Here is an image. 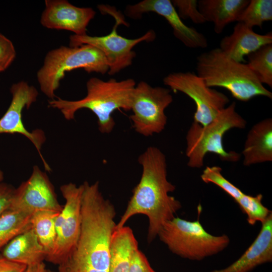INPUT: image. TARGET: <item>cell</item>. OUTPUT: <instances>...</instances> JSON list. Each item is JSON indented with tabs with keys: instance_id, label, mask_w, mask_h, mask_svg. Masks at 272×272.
Masks as SVG:
<instances>
[{
	"instance_id": "cell-1",
	"label": "cell",
	"mask_w": 272,
	"mask_h": 272,
	"mask_svg": "<svg viewBox=\"0 0 272 272\" xmlns=\"http://www.w3.org/2000/svg\"><path fill=\"white\" fill-rule=\"evenodd\" d=\"M81 227L78 242L58 272H109L110 243L116 224L114 207L103 196L98 181L83 183Z\"/></svg>"
},
{
	"instance_id": "cell-2",
	"label": "cell",
	"mask_w": 272,
	"mask_h": 272,
	"mask_svg": "<svg viewBox=\"0 0 272 272\" xmlns=\"http://www.w3.org/2000/svg\"><path fill=\"white\" fill-rule=\"evenodd\" d=\"M138 162L142 167L141 179L115 229L123 227L135 215H145L149 219L148 240L151 242L164 224L175 217L181 204L169 195L175 186L167 179L166 156L159 148L148 147L139 156Z\"/></svg>"
},
{
	"instance_id": "cell-3",
	"label": "cell",
	"mask_w": 272,
	"mask_h": 272,
	"mask_svg": "<svg viewBox=\"0 0 272 272\" xmlns=\"http://www.w3.org/2000/svg\"><path fill=\"white\" fill-rule=\"evenodd\" d=\"M136 85L132 79L103 81L92 77L86 83V96L78 100H67L57 97L48 101L49 107L59 109L67 120L75 118L76 113L82 109L91 110L97 116L98 129L109 133L115 122L112 116L118 109L130 110L132 95Z\"/></svg>"
},
{
	"instance_id": "cell-4",
	"label": "cell",
	"mask_w": 272,
	"mask_h": 272,
	"mask_svg": "<svg viewBox=\"0 0 272 272\" xmlns=\"http://www.w3.org/2000/svg\"><path fill=\"white\" fill-rule=\"evenodd\" d=\"M196 64L197 75L209 87L225 88L241 101L246 102L257 96L272 99L271 92L246 63L234 60L219 48L200 54Z\"/></svg>"
},
{
	"instance_id": "cell-5",
	"label": "cell",
	"mask_w": 272,
	"mask_h": 272,
	"mask_svg": "<svg viewBox=\"0 0 272 272\" xmlns=\"http://www.w3.org/2000/svg\"><path fill=\"white\" fill-rule=\"evenodd\" d=\"M246 123L236 111L235 102L222 109L205 126L193 121L186 135L187 165L192 168L202 167L205 157L208 153L218 155L223 161H238L240 158L239 154L224 149L223 137L232 128H244Z\"/></svg>"
},
{
	"instance_id": "cell-6",
	"label": "cell",
	"mask_w": 272,
	"mask_h": 272,
	"mask_svg": "<svg viewBox=\"0 0 272 272\" xmlns=\"http://www.w3.org/2000/svg\"><path fill=\"white\" fill-rule=\"evenodd\" d=\"M77 69L102 75L109 70L105 56L95 47L88 44L61 46L47 52L43 64L37 73L41 92L50 99L55 98V92L65 73Z\"/></svg>"
},
{
	"instance_id": "cell-7",
	"label": "cell",
	"mask_w": 272,
	"mask_h": 272,
	"mask_svg": "<svg viewBox=\"0 0 272 272\" xmlns=\"http://www.w3.org/2000/svg\"><path fill=\"white\" fill-rule=\"evenodd\" d=\"M157 236L173 253L192 260L217 254L230 243L227 235L210 234L198 220L190 221L178 217L166 222Z\"/></svg>"
},
{
	"instance_id": "cell-8",
	"label": "cell",
	"mask_w": 272,
	"mask_h": 272,
	"mask_svg": "<svg viewBox=\"0 0 272 272\" xmlns=\"http://www.w3.org/2000/svg\"><path fill=\"white\" fill-rule=\"evenodd\" d=\"M98 8L102 14L112 16L115 24L111 32L104 36H92L72 35L70 37L69 46L75 47L88 44L99 49L106 58L109 70L108 74L112 76L131 65L136 56L133 48L138 44L146 41L150 42L156 38L153 30L148 31L142 36L134 39L125 38L117 33L118 25L127 26L122 14L109 6L100 5Z\"/></svg>"
},
{
	"instance_id": "cell-9",
	"label": "cell",
	"mask_w": 272,
	"mask_h": 272,
	"mask_svg": "<svg viewBox=\"0 0 272 272\" xmlns=\"http://www.w3.org/2000/svg\"><path fill=\"white\" fill-rule=\"evenodd\" d=\"M173 99L171 90L162 87H152L145 81L134 88L130 106V118L135 131L144 137L162 132L167 124L165 109Z\"/></svg>"
},
{
	"instance_id": "cell-10",
	"label": "cell",
	"mask_w": 272,
	"mask_h": 272,
	"mask_svg": "<svg viewBox=\"0 0 272 272\" xmlns=\"http://www.w3.org/2000/svg\"><path fill=\"white\" fill-rule=\"evenodd\" d=\"M65 204L55 220L56 240L53 249L45 260L59 265L75 247L81 227V204L83 184L70 182L60 187Z\"/></svg>"
},
{
	"instance_id": "cell-11",
	"label": "cell",
	"mask_w": 272,
	"mask_h": 272,
	"mask_svg": "<svg viewBox=\"0 0 272 272\" xmlns=\"http://www.w3.org/2000/svg\"><path fill=\"white\" fill-rule=\"evenodd\" d=\"M165 85L174 92H182L196 106L194 121L205 126L211 122L230 102L224 93L209 87L194 73L178 72L168 74L163 79Z\"/></svg>"
},
{
	"instance_id": "cell-12",
	"label": "cell",
	"mask_w": 272,
	"mask_h": 272,
	"mask_svg": "<svg viewBox=\"0 0 272 272\" xmlns=\"http://www.w3.org/2000/svg\"><path fill=\"white\" fill-rule=\"evenodd\" d=\"M12 98L8 109L0 118V134L18 133L27 138L35 146L43 162L45 169L49 172L51 168L43 158L41 149L46 138L40 129L32 131L27 130L22 120L24 108H29L37 98L38 92L35 87L25 81L13 84L10 88Z\"/></svg>"
},
{
	"instance_id": "cell-13",
	"label": "cell",
	"mask_w": 272,
	"mask_h": 272,
	"mask_svg": "<svg viewBox=\"0 0 272 272\" xmlns=\"http://www.w3.org/2000/svg\"><path fill=\"white\" fill-rule=\"evenodd\" d=\"M54 187L47 174L34 166L30 177L15 189L9 209L32 215L39 211L60 213Z\"/></svg>"
},
{
	"instance_id": "cell-14",
	"label": "cell",
	"mask_w": 272,
	"mask_h": 272,
	"mask_svg": "<svg viewBox=\"0 0 272 272\" xmlns=\"http://www.w3.org/2000/svg\"><path fill=\"white\" fill-rule=\"evenodd\" d=\"M148 12L164 17L172 27L175 37L186 47L205 48L208 46L207 39L202 33L182 22L171 1L144 0L127 6L125 9L126 16L134 19H140L143 14Z\"/></svg>"
},
{
	"instance_id": "cell-15",
	"label": "cell",
	"mask_w": 272,
	"mask_h": 272,
	"mask_svg": "<svg viewBox=\"0 0 272 272\" xmlns=\"http://www.w3.org/2000/svg\"><path fill=\"white\" fill-rule=\"evenodd\" d=\"M40 23L51 29L64 30L76 35L87 34V26L95 15L91 8L76 7L66 0H46Z\"/></svg>"
},
{
	"instance_id": "cell-16",
	"label": "cell",
	"mask_w": 272,
	"mask_h": 272,
	"mask_svg": "<svg viewBox=\"0 0 272 272\" xmlns=\"http://www.w3.org/2000/svg\"><path fill=\"white\" fill-rule=\"evenodd\" d=\"M260 232L248 249L227 267L211 272H250L272 261V214L262 223Z\"/></svg>"
},
{
	"instance_id": "cell-17",
	"label": "cell",
	"mask_w": 272,
	"mask_h": 272,
	"mask_svg": "<svg viewBox=\"0 0 272 272\" xmlns=\"http://www.w3.org/2000/svg\"><path fill=\"white\" fill-rule=\"evenodd\" d=\"M269 44H272L271 32L258 34L252 28L238 22L231 35L221 40L219 48L234 60L245 63V56Z\"/></svg>"
},
{
	"instance_id": "cell-18",
	"label": "cell",
	"mask_w": 272,
	"mask_h": 272,
	"mask_svg": "<svg viewBox=\"0 0 272 272\" xmlns=\"http://www.w3.org/2000/svg\"><path fill=\"white\" fill-rule=\"evenodd\" d=\"M246 166L272 161V119L255 124L249 130L242 151Z\"/></svg>"
},
{
	"instance_id": "cell-19",
	"label": "cell",
	"mask_w": 272,
	"mask_h": 272,
	"mask_svg": "<svg viewBox=\"0 0 272 272\" xmlns=\"http://www.w3.org/2000/svg\"><path fill=\"white\" fill-rule=\"evenodd\" d=\"M3 248V257L27 266L43 262L46 256L32 228L15 237Z\"/></svg>"
},
{
	"instance_id": "cell-20",
	"label": "cell",
	"mask_w": 272,
	"mask_h": 272,
	"mask_svg": "<svg viewBox=\"0 0 272 272\" xmlns=\"http://www.w3.org/2000/svg\"><path fill=\"white\" fill-rule=\"evenodd\" d=\"M249 0H199L198 8L206 22L213 23L217 34L229 23L237 21Z\"/></svg>"
},
{
	"instance_id": "cell-21",
	"label": "cell",
	"mask_w": 272,
	"mask_h": 272,
	"mask_svg": "<svg viewBox=\"0 0 272 272\" xmlns=\"http://www.w3.org/2000/svg\"><path fill=\"white\" fill-rule=\"evenodd\" d=\"M137 248L138 242L131 228L124 226L115 229L110 243L109 272H129L131 257Z\"/></svg>"
},
{
	"instance_id": "cell-22",
	"label": "cell",
	"mask_w": 272,
	"mask_h": 272,
	"mask_svg": "<svg viewBox=\"0 0 272 272\" xmlns=\"http://www.w3.org/2000/svg\"><path fill=\"white\" fill-rule=\"evenodd\" d=\"M59 213L51 211H39L31 216L32 228L46 253V257L51 254L55 245V220Z\"/></svg>"
},
{
	"instance_id": "cell-23",
	"label": "cell",
	"mask_w": 272,
	"mask_h": 272,
	"mask_svg": "<svg viewBox=\"0 0 272 272\" xmlns=\"http://www.w3.org/2000/svg\"><path fill=\"white\" fill-rule=\"evenodd\" d=\"M32 215L8 209L0 216V250L11 240L32 228Z\"/></svg>"
},
{
	"instance_id": "cell-24",
	"label": "cell",
	"mask_w": 272,
	"mask_h": 272,
	"mask_svg": "<svg viewBox=\"0 0 272 272\" xmlns=\"http://www.w3.org/2000/svg\"><path fill=\"white\" fill-rule=\"evenodd\" d=\"M247 57V66L261 83L272 88V44L261 46Z\"/></svg>"
},
{
	"instance_id": "cell-25",
	"label": "cell",
	"mask_w": 272,
	"mask_h": 272,
	"mask_svg": "<svg viewBox=\"0 0 272 272\" xmlns=\"http://www.w3.org/2000/svg\"><path fill=\"white\" fill-rule=\"evenodd\" d=\"M271 20V0H250L237 21L252 28L254 26L261 28L264 22Z\"/></svg>"
},
{
	"instance_id": "cell-26",
	"label": "cell",
	"mask_w": 272,
	"mask_h": 272,
	"mask_svg": "<svg viewBox=\"0 0 272 272\" xmlns=\"http://www.w3.org/2000/svg\"><path fill=\"white\" fill-rule=\"evenodd\" d=\"M263 196L258 194L251 196L244 193L236 202L242 212L247 215V221L250 225L256 222H264L271 214V211L262 203Z\"/></svg>"
},
{
	"instance_id": "cell-27",
	"label": "cell",
	"mask_w": 272,
	"mask_h": 272,
	"mask_svg": "<svg viewBox=\"0 0 272 272\" xmlns=\"http://www.w3.org/2000/svg\"><path fill=\"white\" fill-rule=\"evenodd\" d=\"M221 171L222 168L219 166H207L203 170L200 178L205 183H212L217 185L236 201L244 193L225 178Z\"/></svg>"
},
{
	"instance_id": "cell-28",
	"label": "cell",
	"mask_w": 272,
	"mask_h": 272,
	"mask_svg": "<svg viewBox=\"0 0 272 272\" xmlns=\"http://www.w3.org/2000/svg\"><path fill=\"white\" fill-rule=\"evenodd\" d=\"M172 4L181 19H190L194 23L203 24L206 21L198 8L196 0H173Z\"/></svg>"
},
{
	"instance_id": "cell-29",
	"label": "cell",
	"mask_w": 272,
	"mask_h": 272,
	"mask_svg": "<svg viewBox=\"0 0 272 272\" xmlns=\"http://www.w3.org/2000/svg\"><path fill=\"white\" fill-rule=\"evenodd\" d=\"M16 56L13 42L0 33V73L5 71L11 65Z\"/></svg>"
},
{
	"instance_id": "cell-30",
	"label": "cell",
	"mask_w": 272,
	"mask_h": 272,
	"mask_svg": "<svg viewBox=\"0 0 272 272\" xmlns=\"http://www.w3.org/2000/svg\"><path fill=\"white\" fill-rule=\"evenodd\" d=\"M129 272H156L151 267L145 254L138 248L132 254Z\"/></svg>"
},
{
	"instance_id": "cell-31",
	"label": "cell",
	"mask_w": 272,
	"mask_h": 272,
	"mask_svg": "<svg viewBox=\"0 0 272 272\" xmlns=\"http://www.w3.org/2000/svg\"><path fill=\"white\" fill-rule=\"evenodd\" d=\"M15 189L10 184L0 183V216L9 208Z\"/></svg>"
},
{
	"instance_id": "cell-32",
	"label": "cell",
	"mask_w": 272,
	"mask_h": 272,
	"mask_svg": "<svg viewBox=\"0 0 272 272\" xmlns=\"http://www.w3.org/2000/svg\"><path fill=\"white\" fill-rule=\"evenodd\" d=\"M27 266L9 260L0 254V272H25Z\"/></svg>"
},
{
	"instance_id": "cell-33",
	"label": "cell",
	"mask_w": 272,
	"mask_h": 272,
	"mask_svg": "<svg viewBox=\"0 0 272 272\" xmlns=\"http://www.w3.org/2000/svg\"><path fill=\"white\" fill-rule=\"evenodd\" d=\"M45 264L43 262L27 266L25 272H45Z\"/></svg>"
},
{
	"instance_id": "cell-34",
	"label": "cell",
	"mask_w": 272,
	"mask_h": 272,
	"mask_svg": "<svg viewBox=\"0 0 272 272\" xmlns=\"http://www.w3.org/2000/svg\"><path fill=\"white\" fill-rule=\"evenodd\" d=\"M4 178V173L0 168V183L2 182Z\"/></svg>"
},
{
	"instance_id": "cell-35",
	"label": "cell",
	"mask_w": 272,
	"mask_h": 272,
	"mask_svg": "<svg viewBox=\"0 0 272 272\" xmlns=\"http://www.w3.org/2000/svg\"><path fill=\"white\" fill-rule=\"evenodd\" d=\"M45 272H55V271H52L50 269H46V270Z\"/></svg>"
}]
</instances>
